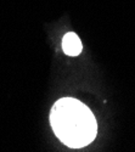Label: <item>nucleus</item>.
Wrapping results in <instances>:
<instances>
[{
    "label": "nucleus",
    "mask_w": 135,
    "mask_h": 152,
    "mask_svg": "<svg viewBox=\"0 0 135 152\" xmlns=\"http://www.w3.org/2000/svg\"><path fill=\"white\" fill-rule=\"evenodd\" d=\"M50 124L58 140L71 148L89 145L97 134V122L93 112L72 97L56 101L50 112Z\"/></svg>",
    "instance_id": "nucleus-1"
},
{
    "label": "nucleus",
    "mask_w": 135,
    "mask_h": 152,
    "mask_svg": "<svg viewBox=\"0 0 135 152\" xmlns=\"http://www.w3.org/2000/svg\"><path fill=\"white\" fill-rule=\"evenodd\" d=\"M63 53L68 56H78L82 53V42L76 33H66L62 39Z\"/></svg>",
    "instance_id": "nucleus-2"
}]
</instances>
